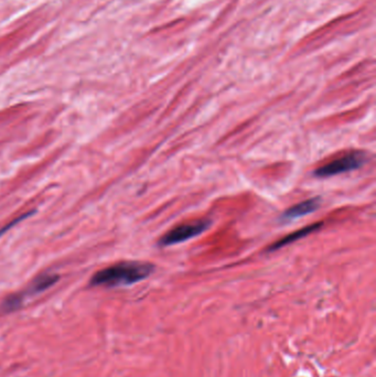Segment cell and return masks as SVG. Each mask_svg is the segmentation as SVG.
Listing matches in <instances>:
<instances>
[{"label": "cell", "mask_w": 376, "mask_h": 377, "mask_svg": "<svg viewBox=\"0 0 376 377\" xmlns=\"http://www.w3.org/2000/svg\"><path fill=\"white\" fill-rule=\"evenodd\" d=\"M154 270L155 266L149 263L121 262L94 274L90 285L107 288L130 286L147 279Z\"/></svg>", "instance_id": "6da1fadb"}, {"label": "cell", "mask_w": 376, "mask_h": 377, "mask_svg": "<svg viewBox=\"0 0 376 377\" xmlns=\"http://www.w3.org/2000/svg\"><path fill=\"white\" fill-rule=\"evenodd\" d=\"M367 157L365 152L363 151H352L344 156L339 157L335 160H332L328 163H325L319 168L316 169L314 175L317 178H331L339 175H343V173L354 171L357 169L362 168L366 163Z\"/></svg>", "instance_id": "7a4b0ae2"}, {"label": "cell", "mask_w": 376, "mask_h": 377, "mask_svg": "<svg viewBox=\"0 0 376 377\" xmlns=\"http://www.w3.org/2000/svg\"><path fill=\"white\" fill-rule=\"evenodd\" d=\"M211 223L212 222L210 219H199L184 224H180V225L167 232L159 239L158 244L160 247H169V246L184 243L189 241V239L203 234L211 226Z\"/></svg>", "instance_id": "3957f363"}, {"label": "cell", "mask_w": 376, "mask_h": 377, "mask_svg": "<svg viewBox=\"0 0 376 377\" xmlns=\"http://www.w3.org/2000/svg\"><path fill=\"white\" fill-rule=\"evenodd\" d=\"M321 202L322 201L320 198H311L306 201H302L298 203V204H295L290 208L286 210L283 215H281L280 221L283 222L295 221L308 214H311L320 207Z\"/></svg>", "instance_id": "277c9868"}, {"label": "cell", "mask_w": 376, "mask_h": 377, "mask_svg": "<svg viewBox=\"0 0 376 377\" xmlns=\"http://www.w3.org/2000/svg\"><path fill=\"white\" fill-rule=\"evenodd\" d=\"M321 227H322V223H315V224H311V225L296 231V232H294V233L283 237L277 242H275L268 248V252L278 250L281 247H285V246H287V245H290L295 242L299 241V239L310 235L311 233H315V232H317L318 229H320Z\"/></svg>", "instance_id": "5b68a950"}, {"label": "cell", "mask_w": 376, "mask_h": 377, "mask_svg": "<svg viewBox=\"0 0 376 377\" xmlns=\"http://www.w3.org/2000/svg\"><path fill=\"white\" fill-rule=\"evenodd\" d=\"M59 279H60V276L57 274H53V273L42 274L31 282L30 286L28 287L27 291L23 292V295L25 296V298L28 295H31V296L39 295L43 291H46V290H48L49 288H51L52 286H54L56 282L59 281Z\"/></svg>", "instance_id": "8992f818"}, {"label": "cell", "mask_w": 376, "mask_h": 377, "mask_svg": "<svg viewBox=\"0 0 376 377\" xmlns=\"http://www.w3.org/2000/svg\"><path fill=\"white\" fill-rule=\"evenodd\" d=\"M24 300L25 296L23 294L10 295L3 301L2 306H0V310H2L4 313H11L23 306Z\"/></svg>", "instance_id": "52a82bcc"}, {"label": "cell", "mask_w": 376, "mask_h": 377, "mask_svg": "<svg viewBox=\"0 0 376 377\" xmlns=\"http://www.w3.org/2000/svg\"><path fill=\"white\" fill-rule=\"evenodd\" d=\"M34 213H35V210H32V211H30V212H27V213H25V214H23V215H20L19 217H16V219L12 220L10 223L7 224V225L3 226L2 228H0V237H2L3 235H5V234L7 233V232H8L9 229H11L12 227L16 226L18 223L23 222L24 220L28 219V217H30V216H31L32 214H34Z\"/></svg>", "instance_id": "ba28073f"}]
</instances>
